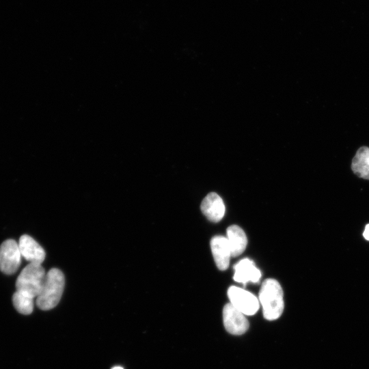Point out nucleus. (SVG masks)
Segmentation results:
<instances>
[{
  "label": "nucleus",
  "mask_w": 369,
  "mask_h": 369,
  "mask_svg": "<svg viewBox=\"0 0 369 369\" xmlns=\"http://www.w3.org/2000/svg\"><path fill=\"white\" fill-rule=\"evenodd\" d=\"M234 279L245 284L247 282L257 283L261 277L260 271L256 268L253 261L249 258L240 260L234 266Z\"/></svg>",
  "instance_id": "10"
},
{
  "label": "nucleus",
  "mask_w": 369,
  "mask_h": 369,
  "mask_svg": "<svg viewBox=\"0 0 369 369\" xmlns=\"http://www.w3.org/2000/svg\"><path fill=\"white\" fill-rule=\"evenodd\" d=\"M64 284L65 278L62 271L57 268L51 269L46 273L41 291L37 297V306L42 310L55 308L61 299Z\"/></svg>",
  "instance_id": "1"
},
{
  "label": "nucleus",
  "mask_w": 369,
  "mask_h": 369,
  "mask_svg": "<svg viewBox=\"0 0 369 369\" xmlns=\"http://www.w3.org/2000/svg\"><path fill=\"white\" fill-rule=\"evenodd\" d=\"M210 247L218 269L221 271L227 269L232 256L227 238L223 236H213L210 241Z\"/></svg>",
  "instance_id": "8"
},
{
  "label": "nucleus",
  "mask_w": 369,
  "mask_h": 369,
  "mask_svg": "<svg viewBox=\"0 0 369 369\" xmlns=\"http://www.w3.org/2000/svg\"><path fill=\"white\" fill-rule=\"evenodd\" d=\"M45 275L44 269L41 264L29 263L16 279V291L33 300L41 291Z\"/></svg>",
  "instance_id": "3"
},
{
  "label": "nucleus",
  "mask_w": 369,
  "mask_h": 369,
  "mask_svg": "<svg viewBox=\"0 0 369 369\" xmlns=\"http://www.w3.org/2000/svg\"><path fill=\"white\" fill-rule=\"evenodd\" d=\"M21 254L18 244L14 239H7L0 245V271L6 275H12L18 269Z\"/></svg>",
  "instance_id": "4"
},
{
  "label": "nucleus",
  "mask_w": 369,
  "mask_h": 369,
  "mask_svg": "<svg viewBox=\"0 0 369 369\" xmlns=\"http://www.w3.org/2000/svg\"><path fill=\"white\" fill-rule=\"evenodd\" d=\"M112 369H124V368L121 366H115Z\"/></svg>",
  "instance_id": "15"
},
{
  "label": "nucleus",
  "mask_w": 369,
  "mask_h": 369,
  "mask_svg": "<svg viewBox=\"0 0 369 369\" xmlns=\"http://www.w3.org/2000/svg\"><path fill=\"white\" fill-rule=\"evenodd\" d=\"M12 303L15 309L22 314H30L33 310V300L31 299L18 291L12 295Z\"/></svg>",
  "instance_id": "13"
},
{
  "label": "nucleus",
  "mask_w": 369,
  "mask_h": 369,
  "mask_svg": "<svg viewBox=\"0 0 369 369\" xmlns=\"http://www.w3.org/2000/svg\"><path fill=\"white\" fill-rule=\"evenodd\" d=\"M259 299L266 319L275 320L282 315L284 308L283 290L276 279L269 278L263 282Z\"/></svg>",
  "instance_id": "2"
},
{
  "label": "nucleus",
  "mask_w": 369,
  "mask_h": 369,
  "mask_svg": "<svg viewBox=\"0 0 369 369\" xmlns=\"http://www.w3.org/2000/svg\"><path fill=\"white\" fill-rule=\"evenodd\" d=\"M223 319L226 329L234 335L244 333L249 327V323L241 312L231 303H227L223 310Z\"/></svg>",
  "instance_id": "6"
},
{
  "label": "nucleus",
  "mask_w": 369,
  "mask_h": 369,
  "mask_svg": "<svg viewBox=\"0 0 369 369\" xmlns=\"http://www.w3.org/2000/svg\"><path fill=\"white\" fill-rule=\"evenodd\" d=\"M18 244L21 256L29 263L41 264L45 259L44 249L31 236L27 234L22 235Z\"/></svg>",
  "instance_id": "7"
},
{
  "label": "nucleus",
  "mask_w": 369,
  "mask_h": 369,
  "mask_svg": "<svg viewBox=\"0 0 369 369\" xmlns=\"http://www.w3.org/2000/svg\"><path fill=\"white\" fill-rule=\"evenodd\" d=\"M363 236L366 240L369 241V224L366 226Z\"/></svg>",
  "instance_id": "14"
},
{
  "label": "nucleus",
  "mask_w": 369,
  "mask_h": 369,
  "mask_svg": "<svg viewBox=\"0 0 369 369\" xmlns=\"http://www.w3.org/2000/svg\"><path fill=\"white\" fill-rule=\"evenodd\" d=\"M227 239L232 257L240 256L245 251L247 238L245 232L239 226L232 225L228 228Z\"/></svg>",
  "instance_id": "11"
},
{
  "label": "nucleus",
  "mask_w": 369,
  "mask_h": 369,
  "mask_svg": "<svg viewBox=\"0 0 369 369\" xmlns=\"http://www.w3.org/2000/svg\"><path fill=\"white\" fill-rule=\"evenodd\" d=\"M351 169L359 177L369 180V148L361 147L352 161Z\"/></svg>",
  "instance_id": "12"
},
{
  "label": "nucleus",
  "mask_w": 369,
  "mask_h": 369,
  "mask_svg": "<svg viewBox=\"0 0 369 369\" xmlns=\"http://www.w3.org/2000/svg\"><path fill=\"white\" fill-rule=\"evenodd\" d=\"M201 210L208 220L218 222L224 215L225 205L221 197L213 192L208 193L202 200Z\"/></svg>",
  "instance_id": "9"
},
{
  "label": "nucleus",
  "mask_w": 369,
  "mask_h": 369,
  "mask_svg": "<svg viewBox=\"0 0 369 369\" xmlns=\"http://www.w3.org/2000/svg\"><path fill=\"white\" fill-rule=\"evenodd\" d=\"M228 296L230 303L245 315H253L259 309L258 299L243 288L230 286L228 290Z\"/></svg>",
  "instance_id": "5"
}]
</instances>
